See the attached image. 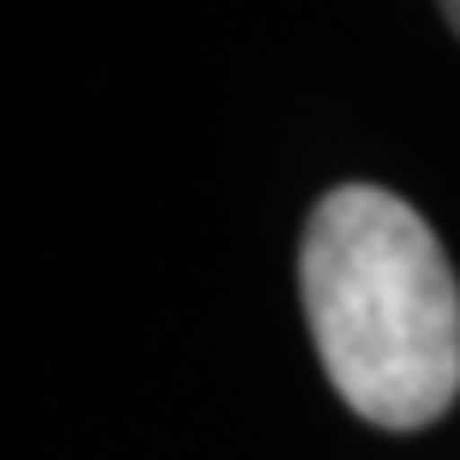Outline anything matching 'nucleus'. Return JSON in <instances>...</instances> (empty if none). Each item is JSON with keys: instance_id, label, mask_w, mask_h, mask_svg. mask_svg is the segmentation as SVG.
I'll list each match as a JSON object with an SVG mask.
<instances>
[{"instance_id": "1", "label": "nucleus", "mask_w": 460, "mask_h": 460, "mask_svg": "<svg viewBox=\"0 0 460 460\" xmlns=\"http://www.w3.org/2000/svg\"><path fill=\"white\" fill-rule=\"evenodd\" d=\"M305 323L365 425L419 430L460 394V281L430 222L383 186H335L299 245Z\"/></svg>"}, {"instance_id": "2", "label": "nucleus", "mask_w": 460, "mask_h": 460, "mask_svg": "<svg viewBox=\"0 0 460 460\" xmlns=\"http://www.w3.org/2000/svg\"><path fill=\"white\" fill-rule=\"evenodd\" d=\"M443 18H448V31L460 36V0H443Z\"/></svg>"}]
</instances>
